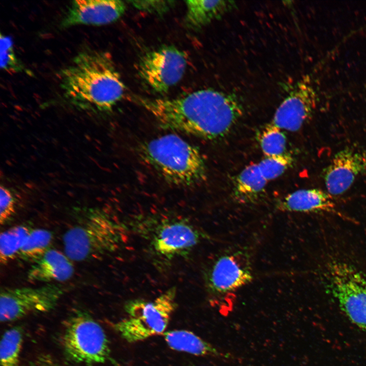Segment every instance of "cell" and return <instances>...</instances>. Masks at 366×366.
Wrapping results in <instances>:
<instances>
[{"instance_id": "cell-1", "label": "cell", "mask_w": 366, "mask_h": 366, "mask_svg": "<svg viewBox=\"0 0 366 366\" xmlns=\"http://www.w3.org/2000/svg\"><path fill=\"white\" fill-rule=\"evenodd\" d=\"M141 103L163 128L210 139L224 136L242 114L235 96L212 89Z\"/></svg>"}, {"instance_id": "cell-2", "label": "cell", "mask_w": 366, "mask_h": 366, "mask_svg": "<svg viewBox=\"0 0 366 366\" xmlns=\"http://www.w3.org/2000/svg\"><path fill=\"white\" fill-rule=\"evenodd\" d=\"M63 94L82 109L111 110L123 98L125 86L110 54L86 50L79 52L61 73Z\"/></svg>"}, {"instance_id": "cell-3", "label": "cell", "mask_w": 366, "mask_h": 366, "mask_svg": "<svg viewBox=\"0 0 366 366\" xmlns=\"http://www.w3.org/2000/svg\"><path fill=\"white\" fill-rule=\"evenodd\" d=\"M139 154L163 179L174 185L190 187L205 177L206 166L200 151L177 135H165L144 142Z\"/></svg>"}, {"instance_id": "cell-4", "label": "cell", "mask_w": 366, "mask_h": 366, "mask_svg": "<svg viewBox=\"0 0 366 366\" xmlns=\"http://www.w3.org/2000/svg\"><path fill=\"white\" fill-rule=\"evenodd\" d=\"M126 235L122 224L103 211L94 210L65 233L64 252L72 261L97 259L117 250Z\"/></svg>"}, {"instance_id": "cell-5", "label": "cell", "mask_w": 366, "mask_h": 366, "mask_svg": "<svg viewBox=\"0 0 366 366\" xmlns=\"http://www.w3.org/2000/svg\"><path fill=\"white\" fill-rule=\"evenodd\" d=\"M176 289L171 287L155 299H135L126 302L127 317L113 325L129 343H136L165 332L176 307Z\"/></svg>"}, {"instance_id": "cell-6", "label": "cell", "mask_w": 366, "mask_h": 366, "mask_svg": "<svg viewBox=\"0 0 366 366\" xmlns=\"http://www.w3.org/2000/svg\"><path fill=\"white\" fill-rule=\"evenodd\" d=\"M63 346L68 357L77 363H103L110 358L109 343L103 328L85 313H77L68 321Z\"/></svg>"}, {"instance_id": "cell-7", "label": "cell", "mask_w": 366, "mask_h": 366, "mask_svg": "<svg viewBox=\"0 0 366 366\" xmlns=\"http://www.w3.org/2000/svg\"><path fill=\"white\" fill-rule=\"evenodd\" d=\"M327 278L341 310L366 332V278L352 266L341 262L329 264Z\"/></svg>"}, {"instance_id": "cell-8", "label": "cell", "mask_w": 366, "mask_h": 366, "mask_svg": "<svg viewBox=\"0 0 366 366\" xmlns=\"http://www.w3.org/2000/svg\"><path fill=\"white\" fill-rule=\"evenodd\" d=\"M64 290L61 286L47 284L39 287H15L2 289L0 294V319L13 321L34 313L53 310Z\"/></svg>"}, {"instance_id": "cell-9", "label": "cell", "mask_w": 366, "mask_h": 366, "mask_svg": "<svg viewBox=\"0 0 366 366\" xmlns=\"http://www.w3.org/2000/svg\"><path fill=\"white\" fill-rule=\"evenodd\" d=\"M187 61L183 51L173 46L163 47L142 57L139 64V74L153 90L163 93L181 80Z\"/></svg>"}, {"instance_id": "cell-10", "label": "cell", "mask_w": 366, "mask_h": 366, "mask_svg": "<svg viewBox=\"0 0 366 366\" xmlns=\"http://www.w3.org/2000/svg\"><path fill=\"white\" fill-rule=\"evenodd\" d=\"M205 278L208 292L222 296L248 284L252 281L253 274L247 259L236 252L218 257L208 268Z\"/></svg>"}, {"instance_id": "cell-11", "label": "cell", "mask_w": 366, "mask_h": 366, "mask_svg": "<svg viewBox=\"0 0 366 366\" xmlns=\"http://www.w3.org/2000/svg\"><path fill=\"white\" fill-rule=\"evenodd\" d=\"M198 230L184 220L162 222L150 241L152 251L158 257L169 260L188 254L199 242Z\"/></svg>"}, {"instance_id": "cell-12", "label": "cell", "mask_w": 366, "mask_h": 366, "mask_svg": "<svg viewBox=\"0 0 366 366\" xmlns=\"http://www.w3.org/2000/svg\"><path fill=\"white\" fill-rule=\"evenodd\" d=\"M317 96L306 78L297 82L277 109L271 124L281 129L298 130L315 108Z\"/></svg>"}, {"instance_id": "cell-13", "label": "cell", "mask_w": 366, "mask_h": 366, "mask_svg": "<svg viewBox=\"0 0 366 366\" xmlns=\"http://www.w3.org/2000/svg\"><path fill=\"white\" fill-rule=\"evenodd\" d=\"M126 6L118 0H76L72 2L60 23L62 28L76 25L111 23L125 13Z\"/></svg>"}, {"instance_id": "cell-14", "label": "cell", "mask_w": 366, "mask_h": 366, "mask_svg": "<svg viewBox=\"0 0 366 366\" xmlns=\"http://www.w3.org/2000/svg\"><path fill=\"white\" fill-rule=\"evenodd\" d=\"M366 170V156L350 148L338 152L324 171L327 192L339 195L349 189L356 177Z\"/></svg>"}, {"instance_id": "cell-15", "label": "cell", "mask_w": 366, "mask_h": 366, "mask_svg": "<svg viewBox=\"0 0 366 366\" xmlns=\"http://www.w3.org/2000/svg\"><path fill=\"white\" fill-rule=\"evenodd\" d=\"M72 261L65 253L50 249L32 264L27 273V281L47 284L66 281L74 274Z\"/></svg>"}, {"instance_id": "cell-16", "label": "cell", "mask_w": 366, "mask_h": 366, "mask_svg": "<svg viewBox=\"0 0 366 366\" xmlns=\"http://www.w3.org/2000/svg\"><path fill=\"white\" fill-rule=\"evenodd\" d=\"M278 207L285 211L337 213L331 196L318 189L296 191L286 196Z\"/></svg>"}, {"instance_id": "cell-17", "label": "cell", "mask_w": 366, "mask_h": 366, "mask_svg": "<svg viewBox=\"0 0 366 366\" xmlns=\"http://www.w3.org/2000/svg\"><path fill=\"white\" fill-rule=\"evenodd\" d=\"M186 25L192 29L200 28L220 17L235 5L232 1L190 0L186 1Z\"/></svg>"}, {"instance_id": "cell-18", "label": "cell", "mask_w": 366, "mask_h": 366, "mask_svg": "<svg viewBox=\"0 0 366 366\" xmlns=\"http://www.w3.org/2000/svg\"><path fill=\"white\" fill-rule=\"evenodd\" d=\"M163 336L168 346L174 350L197 356H223L217 348L191 331L173 330L165 332Z\"/></svg>"}, {"instance_id": "cell-19", "label": "cell", "mask_w": 366, "mask_h": 366, "mask_svg": "<svg viewBox=\"0 0 366 366\" xmlns=\"http://www.w3.org/2000/svg\"><path fill=\"white\" fill-rule=\"evenodd\" d=\"M267 181L258 164H251L236 177L234 187L235 196L243 201H252L263 192Z\"/></svg>"}, {"instance_id": "cell-20", "label": "cell", "mask_w": 366, "mask_h": 366, "mask_svg": "<svg viewBox=\"0 0 366 366\" xmlns=\"http://www.w3.org/2000/svg\"><path fill=\"white\" fill-rule=\"evenodd\" d=\"M32 229L27 225L12 227L1 233L0 262L5 265L18 257Z\"/></svg>"}, {"instance_id": "cell-21", "label": "cell", "mask_w": 366, "mask_h": 366, "mask_svg": "<svg viewBox=\"0 0 366 366\" xmlns=\"http://www.w3.org/2000/svg\"><path fill=\"white\" fill-rule=\"evenodd\" d=\"M53 239L52 233L48 230L32 229L17 257L23 261L34 263L51 249Z\"/></svg>"}, {"instance_id": "cell-22", "label": "cell", "mask_w": 366, "mask_h": 366, "mask_svg": "<svg viewBox=\"0 0 366 366\" xmlns=\"http://www.w3.org/2000/svg\"><path fill=\"white\" fill-rule=\"evenodd\" d=\"M23 330L13 327L3 334L0 344V366H19Z\"/></svg>"}, {"instance_id": "cell-23", "label": "cell", "mask_w": 366, "mask_h": 366, "mask_svg": "<svg viewBox=\"0 0 366 366\" xmlns=\"http://www.w3.org/2000/svg\"><path fill=\"white\" fill-rule=\"evenodd\" d=\"M260 142L262 150L266 157L284 154L286 137L281 129L271 123L264 129Z\"/></svg>"}, {"instance_id": "cell-24", "label": "cell", "mask_w": 366, "mask_h": 366, "mask_svg": "<svg viewBox=\"0 0 366 366\" xmlns=\"http://www.w3.org/2000/svg\"><path fill=\"white\" fill-rule=\"evenodd\" d=\"M293 162L292 157L286 154L266 157L258 164L260 170L268 181L275 179L282 175Z\"/></svg>"}, {"instance_id": "cell-25", "label": "cell", "mask_w": 366, "mask_h": 366, "mask_svg": "<svg viewBox=\"0 0 366 366\" xmlns=\"http://www.w3.org/2000/svg\"><path fill=\"white\" fill-rule=\"evenodd\" d=\"M1 67L5 71L15 73L24 71V67L15 53L10 37L1 35Z\"/></svg>"}, {"instance_id": "cell-26", "label": "cell", "mask_w": 366, "mask_h": 366, "mask_svg": "<svg viewBox=\"0 0 366 366\" xmlns=\"http://www.w3.org/2000/svg\"><path fill=\"white\" fill-rule=\"evenodd\" d=\"M0 223L5 224L15 212L16 199L12 192L4 186L0 190Z\"/></svg>"}, {"instance_id": "cell-27", "label": "cell", "mask_w": 366, "mask_h": 366, "mask_svg": "<svg viewBox=\"0 0 366 366\" xmlns=\"http://www.w3.org/2000/svg\"><path fill=\"white\" fill-rule=\"evenodd\" d=\"M130 2L139 10L159 15L167 12L174 3L167 1H134Z\"/></svg>"}]
</instances>
